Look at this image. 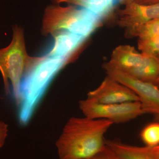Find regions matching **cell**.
<instances>
[{"label":"cell","mask_w":159,"mask_h":159,"mask_svg":"<svg viewBox=\"0 0 159 159\" xmlns=\"http://www.w3.org/2000/svg\"><path fill=\"white\" fill-rule=\"evenodd\" d=\"M113 122L107 119L73 117L56 142L59 159H89L106 146L104 135Z\"/></svg>","instance_id":"6da1fadb"},{"label":"cell","mask_w":159,"mask_h":159,"mask_svg":"<svg viewBox=\"0 0 159 159\" xmlns=\"http://www.w3.org/2000/svg\"><path fill=\"white\" fill-rule=\"evenodd\" d=\"M70 59L43 55L26 71L20 84L18 104L21 124H28L51 81Z\"/></svg>","instance_id":"7a4b0ae2"},{"label":"cell","mask_w":159,"mask_h":159,"mask_svg":"<svg viewBox=\"0 0 159 159\" xmlns=\"http://www.w3.org/2000/svg\"><path fill=\"white\" fill-rule=\"evenodd\" d=\"M102 21L100 18L84 8L52 5L45 11L42 31L47 35L63 30L88 38L100 27Z\"/></svg>","instance_id":"3957f363"},{"label":"cell","mask_w":159,"mask_h":159,"mask_svg":"<svg viewBox=\"0 0 159 159\" xmlns=\"http://www.w3.org/2000/svg\"><path fill=\"white\" fill-rule=\"evenodd\" d=\"M12 39L8 47L0 49V71L6 93H10L9 79L11 81L13 96L17 105L19 102L21 81L26 71L40 59L31 57L26 51L24 31L17 25L12 28Z\"/></svg>","instance_id":"277c9868"},{"label":"cell","mask_w":159,"mask_h":159,"mask_svg":"<svg viewBox=\"0 0 159 159\" xmlns=\"http://www.w3.org/2000/svg\"><path fill=\"white\" fill-rule=\"evenodd\" d=\"M79 107L87 118L107 119L114 123L127 122L144 114L139 101L102 104L86 99L80 101Z\"/></svg>","instance_id":"5b68a950"},{"label":"cell","mask_w":159,"mask_h":159,"mask_svg":"<svg viewBox=\"0 0 159 159\" xmlns=\"http://www.w3.org/2000/svg\"><path fill=\"white\" fill-rule=\"evenodd\" d=\"M107 75L130 89L139 97L144 114L159 115V88L142 81L107 62L103 65Z\"/></svg>","instance_id":"8992f818"},{"label":"cell","mask_w":159,"mask_h":159,"mask_svg":"<svg viewBox=\"0 0 159 159\" xmlns=\"http://www.w3.org/2000/svg\"><path fill=\"white\" fill-rule=\"evenodd\" d=\"M125 4L124 9L118 11V24L125 29L127 37H135L142 26L149 21L159 18V3L142 5L133 0Z\"/></svg>","instance_id":"52a82bcc"},{"label":"cell","mask_w":159,"mask_h":159,"mask_svg":"<svg viewBox=\"0 0 159 159\" xmlns=\"http://www.w3.org/2000/svg\"><path fill=\"white\" fill-rule=\"evenodd\" d=\"M87 99L102 104L140 102L134 92L108 75L97 88L89 92Z\"/></svg>","instance_id":"ba28073f"},{"label":"cell","mask_w":159,"mask_h":159,"mask_svg":"<svg viewBox=\"0 0 159 159\" xmlns=\"http://www.w3.org/2000/svg\"><path fill=\"white\" fill-rule=\"evenodd\" d=\"M52 34L54 43L44 55L47 57L71 58L87 39L64 30L56 31Z\"/></svg>","instance_id":"9c48e42d"},{"label":"cell","mask_w":159,"mask_h":159,"mask_svg":"<svg viewBox=\"0 0 159 159\" xmlns=\"http://www.w3.org/2000/svg\"><path fill=\"white\" fill-rule=\"evenodd\" d=\"M144 54L140 53L130 45H120L114 49L110 64L120 70L126 72L139 66L143 60Z\"/></svg>","instance_id":"30bf717a"},{"label":"cell","mask_w":159,"mask_h":159,"mask_svg":"<svg viewBox=\"0 0 159 159\" xmlns=\"http://www.w3.org/2000/svg\"><path fill=\"white\" fill-rule=\"evenodd\" d=\"M105 144L120 159H156L146 146H134L117 140H105Z\"/></svg>","instance_id":"8fae6325"},{"label":"cell","mask_w":159,"mask_h":159,"mask_svg":"<svg viewBox=\"0 0 159 159\" xmlns=\"http://www.w3.org/2000/svg\"><path fill=\"white\" fill-rule=\"evenodd\" d=\"M125 73L139 80L152 83L159 74V60L156 56L144 54L141 63Z\"/></svg>","instance_id":"7c38bea8"},{"label":"cell","mask_w":159,"mask_h":159,"mask_svg":"<svg viewBox=\"0 0 159 159\" xmlns=\"http://www.w3.org/2000/svg\"><path fill=\"white\" fill-rule=\"evenodd\" d=\"M69 2L71 4L87 9L102 20L111 13L118 0H69Z\"/></svg>","instance_id":"4fadbf2b"},{"label":"cell","mask_w":159,"mask_h":159,"mask_svg":"<svg viewBox=\"0 0 159 159\" xmlns=\"http://www.w3.org/2000/svg\"><path fill=\"white\" fill-rule=\"evenodd\" d=\"M140 137L146 147L152 148L159 145V122L145 126L141 131Z\"/></svg>","instance_id":"5bb4252c"},{"label":"cell","mask_w":159,"mask_h":159,"mask_svg":"<svg viewBox=\"0 0 159 159\" xmlns=\"http://www.w3.org/2000/svg\"><path fill=\"white\" fill-rule=\"evenodd\" d=\"M138 47L142 54L157 56L159 54V36L147 39H139Z\"/></svg>","instance_id":"9a60e30c"},{"label":"cell","mask_w":159,"mask_h":159,"mask_svg":"<svg viewBox=\"0 0 159 159\" xmlns=\"http://www.w3.org/2000/svg\"><path fill=\"white\" fill-rule=\"evenodd\" d=\"M136 36L140 39L159 36V18L149 21L142 26L137 32Z\"/></svg>","instance_id":"2e32d148"},{"label":"cell","mask_w":159,"mask_h":159,"mask_svg":"<svg viewBox=\"0 0 159 159\" xmlns=\"http://www.w3.org/2000/svg\"><path fill=\"white\" fill-rule=\"evenodd\" d=\"M89 159H120L115 152L106 145L105 147L99 153Z\"/></svg>","instance_id":"e0dca14e"},{"label":"cell","mask_w":159,"mask_h":159,"mask_svg":"<svg viewBox=\"0 0 159 159\" xmlns=\"http://www.w3.org/2000/svg\"><path fill=\"white\" fill-rule=\"evenodd\" d=\"M8 125L2 121H0V148L5 144L6 138L8 135Z\"/></svg>","instance_id":"ac0fdd59"},{"label":"cell","mask_w":159,"mask_h":159,"mask_svg":"<svg viewBox=\"0 0 159 159\" xmlns=\"http://www.w3.org/2000/svg\"><path fill=\"white\" fill-rule=\"evenodd\" d=\"M135 2L142 5H153L159 3V0H134Z\"/></svg>","instance_id":"d6986e66"},{"label":"cell","mask_w":159,"mask_h":159,"mask_svg":"<svg viewBox=\"0 0 159 159\" xmlns=\"http://www.w3.org/2000/svg\"><path fill=\"white\" fill-rule=\"evenodd\" d=\"M152 84H153L154 85L157 86L159 88V74L158 76V77H157L156 79L152 83Z\"/></svg>","instance_id":"ffe728a7"},{"label":"cell","mask_w":159,"mask_h":159,"mask_svg":"<svg viewBox=\"0 0 159 159\" xmlns=\"http://www.w3.org/2000/svg\"><path fill=\"white\" fill-rule=\"evenodd\" d=\"M157 122H159V115H156L155 116Z\"/></svg>","instance_id":"44dd1931"},{"label":"cell","mask_w":159,"mask_h":159,"mask_svg":"<svg viewBox=\"0 0 159 159\" xmlns=\"http://www.w3.org/2000/svg\"><path fill=\"white\" fill-rule=\"evenodd\" d=\"M157 57L158 59L159 60V55H158L157 56H156Z\"/></svg>","instance_id":"7402d4cb"},{"label":"cell","mask_w":159,"mask_h":159,"mask_svg":"<svg viewBox=\"0 0 159 159\" xmlns=\"http://www.w3.org/2000/svg\"><path fill=\"white\" fill-rule=\"evenodd\" d=\"M156 147H157V148H159V145H157V146H155Z\"/></svg>","instance_id":"603a6c76"},{"label":"cell","mask_w":159,"mask_h":159,"mask_svg":"<svg viewBox=\"0 0 159 159\" xmlns=\"http://www.w3.org/2000/svg\"><path fill=\"white\" fill-rule=\"evenodd\" d=\"M118 2H119V0H118Z\"/></svg>","instance_id":"cb8c5ba5"}]
</instances>
